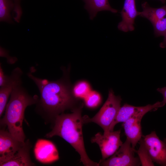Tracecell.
Instances as JSON below:
<instances>
[{"mask_svg":"<svg viewBox=\"0 0 166 166\" xmlns=\"http://www.w3.org/2000/svg\"><path fill=\"white\" fill-rule=\"evenodd\" d=\"M140 147L137 151H136L138 155L142 166H154L153 162L151 160L148 150L142 137L139 142Z\"/></svg>","mask_w":166,"mask_h":166,"instance_id":"obj_18","label":"cell"},{"mask_svg":"<svg viewBox=\"0 0 166 166\" xmlns=\"http://www.w3.org/2000/svg\"><path fill=\"white\" fill-rule=\"evenodd\" d=\"M30 78L37 86L43 109L56 116L71 107L74 99L68 86L62 81H49L38 78L29 73Z\"/></svg>","mask_w":166,"mask_h":166,"instance_id":"obj_2","label":"cell"},{"mask_svg":"<svg viewBox=\"0 0 166 166\" xmlns=\"http://www.w3.org/2000/svg\"><path fill=\"white\" fill-rule=\"evenodd\" d=\"M30 146L28 142L24 145L10 159L0 165L1 166H32L29 154Z\"/></svg>","mask_w":166,"mask_h":166,"instance_id":"obj_14","label":"cell"},{"mask_svg":"<svg viewBox=\"0 0 166 166\" xmlns=\"http://www.w3.org/2000/svg\"><path fill=\"white\" fill-rule=\"evenodd\" d=\"M14 6L12 14L14 21L17 22H20L22 14V10L20 5L21 0H13Z\"/></svg>","mask_w":166,"mask_h":166,"instance_id":"obj_22","label":"cell"},{"mask_svg":"<svg viewBox=\"0 0 166 166\" xmlns=\"http://www.w3.org/2000/svg\"><path fill=\"white\" fill-rule=\"evenodd\" d=\"M37 99V96L33 97L29 95L21 84L13 90L6 106L1 124L6 125L8 131L21 141L25 142L26 138L22 127L25 110L28 106L36 103Z\"/></svg>","mask_w":166,"mask_h":166,"instance_id":"obj_3","label":"cell"},{"mask_svg":"<svg viewBox=\"0 0 166 166\" xmlns=\"http://www.w3.org/2000/svg\"><path fill=\"white\" fill-rule=\"evenodd\" d=\"M22 74L21 69L17 67L12 71L6 83L0 88V116L1 117L6 108L10 96L14 89L21 84V76Z\"/></svg>","mask_w":166,"mask_h":166,"instance_id":"obj_12","label":"cell"},{"mask_svg":"<svg viewBox=\"0 0 166 166\" xmlns=\"http://www.w3.org/2000/svg\"><path fill=\"white\" fill-rule=\"evenodd\" d=\"M160 107H161L160 101L143 106H135L125 104L120 108L115 120L109 128V131H113L114 127L117 124L120 122H125L129 118L140 112L147 109L156 110Z\"/></svg>","mask_w":166,"mask_h":166,"instance_id":"obj_11","label":"cell"},{"mask_svg":"<svg viewBox=\"0 0 166 166\" xmlns=\"http://www.w3.org/2000/svg\"><path fill=\"white\" fill-rule=\"evenodd\" d=\"M136 150L126 138L117 151L108 159L100 162L99 165L105 166H138L141 163L138 156L135 157Z\"/></svg>","mask_w":166,"mask_h":166,"instance_id":"obj_5","label":"cell"},{"mask_svg":"<svg viewBox=\"0 0 166 166\" xmlns=\"http://www.w3.org/2000/svg\"><path fill=\"white\" fill-rule=\"evenodd\" d=\"M8 131H0V165L10 159L24 145Z\"/></svg>","mask_w":166,"mask_h":166,"instance_id":"obj_8","label":"cell"},{"mask_svg":"<svg viewBox=\"0 0 166 166\" xmlns=\"http://www.w3.org/2000/svg\"><path fill=\"white\" fill-rule=\"evenodd\" d=\"M13 0H0V20L9 23H13L10 12L14 8Z\"/></svg>","mask_w":166,"mask_h":166,"instance_id":"obj_17","label":"cell"},{"mask_svg":"<svg viewBox=\"0 0 166 166\" xmlns=\"http://www.w3.org/2000/svg\"><path fill=\"white\" fill-rule=\"evenodd\" d=\"M121 14L122 20L118 25V29L125 32L133 31L135 18L139 16V11L136 8L135 0H124Z\"/></svg>","mask_w":166,"mask_h":166,"instance_id":"obj_10","label":"cell"},{"mask_svg":"<svg viewBox=\"0 0 166 166\" xmlns=\"http://www.w3.org/2000/svg\"><path fill=\"white\" fill-rule=\"evenodd\" d=\"M90 91L89 85L85 81L78 82L73 89V94L76 97L83 99Z\"/></svg>","mask_w":166,"mask_h":166,"instance_id":"obj_19","label":"cell"},{"mask_svg":"<svg viewBox=\"0 0 166 166\" xmlns=\"http://www.w3.org/2000/svg\"><path fill=\"white\" fill-rule=\"evenodd\" d=\"M163 140L166 144V137L164 138Z\"/></svg>","mask_w":166,"mask_h":166,"instance_id":"obj_27","label":"cell"},{"mask_svg":"<svg viewBox=\"0 0 166 166\" xmlns=\"http://www.w3.org/2000/svg\"><path fill=\"white\" fill-rule=\"evenodd\" d=\"M121 130L98 132L91 139L92 143L97 144L100 149L102 161L113 155L123 144L120 138Z\"/></svg>","mask_w":166,"mask_h":166,"instance_id":"obj_6","label":"cell"},{"mask_svg":"<svg viewBox=\"0 0 166 166\" xmlns=\"http://www.w3.org/2000/svg\"><path fill=\"white\" fill-rule=\"evenodd\" d=\"M121 100L120 96H116L112 90H110L106 101L99 111L92 118L86 116L83 117L84 123L94 122L100 126L104 132L109 131L121 107Z\"/></svg>","mask_w":166,"mask_h":166,"instance_id":"obj_4","label":"cell"},{"mask_svg":"<svg viewBox=\"0 0 166 166\" xmlns=\"http://www.w3.org/2000/svg\"><path fill=\"white\" fill-rule=\"evenodd\" d=\"M84 99L86 105L90 108L97 107L101 101V97L100 94L95 91H91Z\"/></svg>","mask_w":166,"mask_h":166,"instance_id":"obj_20","label":"cell"},{"mask_svg":"<svg viewBox=\"0 0 166 166\" xmlns=\"http://www.w3.org/2000/svg\"><path fill=\"white\" fill-rule=\"evenodd\" d=\"M35 149L37 158L40 161L46 162L57 160L58 158L57 151L54 145L51 142L42 140ZM41 142V141H40Z\"/></svg>","mask_w":166,"mask_h":166,"instance_id":"obj_13","label":"cell"},{"mask_svg":"<svg viewBox=\"0 0 166 166\" xmlns=\"http://www.w3.org/2000/svg\"><path fill=\"white\" fill-rule=\"evenodd\" d=\"M85 3L84 8L88 12L91 20H93L97 13L102 11H108L117 13V10L112 8L108 0H83Z\"/></svg>","mask_w":166,"mask_h":166,"instance_id":"obj_15","label":"cell"},{"mask_svg":"<svg viewBox=\"0 0 166 166\" xmlns=\"http://www.w3.org/2000/svg\"><path fill=\"white\" fill-rule=\"evenodd\" d=\"M83 123L81 108L79 107L74 109L72 113L56 116L53 129L46 136L51 138L57 136L63 139L79 153L85 166H99V163L89 159L86 151L82 132Z\"/></svg>","mask_w":166,"mask_h":166,"instance_id":"obj_1","label":"cell"},{"mask_svg":"<svg viewBox=\"0 0 166 166\" xmlns=\"http://www.w3.org/2000/svg\"><path fill=\"white\" fill-rule=\"evenodd\" d=\"M151 111L152 110L151 109L143 111L123 123L122 125L127 139L129 140L132 148L134 149L136 144L142 137L141 119L146 113Z\"/></svg>","mask_w":166,"mask_h":166,"instance_id":"obj_9","label":"cell"},{"mask_svg":"<svg viewBox=\"0 0 166 166\" xmlns=\"http://www.w3.org/2000/svg\"><path fill=\"white\" fill-rule=\"evenodd\" d=\"M150 156L153 162L166 166V144L160 139L153 131L146 136L142 135Z\"/></svg>","mask_w":166,"mask_h":166,"instance_id":"obj_7","label":"cell"},{"mask_svg":"<svg viewBox=\"0 0 166 166\" xmlns=\"http://www.w3.org/2000/svg\"><path fill=\"white\" fill-rule=\"evenodd\" d=\"M156 37L164 36L166 33V16L152 24Z\"/></svg>","mask_w":166,"mask_h":166,"instance_id":"obj_21","label":"cell"},{"mask_svg":"<svg viewBox=\"0 0 166 166\" xmlns=\"http://www.w3.org/2000/svg\"><path fill=\"white\" fill-rule=\"evenodd\" d=\"M157 90L163 95V100L160 101L161 107H163L166 104V87L158 88L157 89Z\"/></svg>","mask_w":166,"mask_h":166,"instance_id":"obj_24","label":"cell"},{"mask_svg":"<svg viewBox=\"0 0 166 166\" xmlns=\"http://www.w3.org/2000/svg\"><path fill=\"white\" fill-rule=\"evenodd\" d=\"M142 11H139V16L145 18L153 24L158 20L166 16V5L158 8L150 7L147 2L141 4Z\"/></svg>","mask_w":166,"mask_h":166,"instance_id":"obj_16","label":"cell"},{"mask_svg":"<svg viewBox=\"0 0 166 166\" xmlns=\"http://www.w3.org/2000/svg\"><path fill=\"white\" fill-rule=\"evenodd\" d=\"M9 76L6 74L3 71L1 65L0 66V86H4L8 81Z\"/></svg>","mask_w":166,"mask_h":166,"instance_id":"obj_23","label":"cell"},{"mask_svg":"<svg viewBox=\"0 0 166 166\" xmlns=\"http://www.w3.org/2000/svg\"><path fill=\"white\" fill-rule=\"evenodd\" d=\"M164 36V38L163 41L160 44V47L163 48L166 47V33Z\"/></svg>","mask_w":166,"mask_h":166,"instance_id":"obj_25","label":"cell"},{"mask_svg":"<svg viewBox=\"0 0 166 166\" xmlns=\"http://www.w3.org/2000/svg\"><path fill=\"white\" fill-rule=\"evenodd\" d=\"M161 1L162 4H164L165 3L166 0H159Z\"/></svg>","mask_w":166,"mask_h":166,"instance_id":"obj_26","label":"cell"}]
</instances>
